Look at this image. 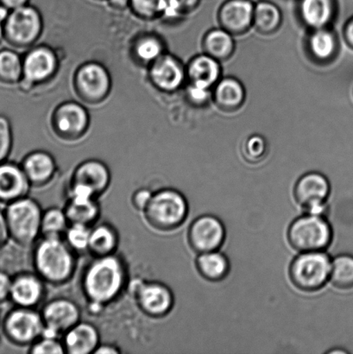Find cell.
Instances as JSON below:
<instances>
[{"mask_svg": "<svg viewBox=\"0 0 353 354\" xmlns=\"http://www.w3.org/2000/svg\"><path fill=\"white\" fill-rule=\"evenodd\" d=\"M129 273L122 257H93L82 277V292L89 313L97 315L122 296L129 286Z\"/></svg>", "mask_w": 353, "mask_h": 354, "instance_id": "obj_1", "label": "cell"}, {"mask_svg": "<svg viewBox=\"0 0 353 354\" xmlns=\"http://www.w3.org/2000/svg\"><path fill=\"white\" fill-rule=\"evenodd\" d=\"M77 255L64 238L41 237L32 245L31 265L48 286H61L74 277Z\"/></svg>", "mask_w": 353, "mask_h": 354, "instance_id": "obj_2", "label": "cell"}, {"mask_svg": "<svg viewBox=\"0 0 353 354\" xmlns=\"http://www.w3.org/2000/svg\"><path fill=\"white\" fill-rule=\"evenodd\" d=\"M189 214V204L180 191L164 187L151 197L145 210L142 213L144 223L152 231L171 232L184 223Z\"/></svg>", "mask_w": 353, "mask_h": 354, "instance_id": "obj_3", "label": "cell"}, {"mask_svg": "<svg viewBox=\"0 0 353 354\" xmlns=\"http://www.w3.org/2000/svg\"><path fill=\"white\" fill-rule=\"evenodd\" d=\"M10 242L20 248H32L41 238L44 210L37 201L29 196L3 207Z\"/></svg>", "mask_w": 353, "mask_h": 354, "instance_id": "obj_4", "label": "cell"}, {"mask_svg": "<svg viewBox=\"0 0 353 354\" xmlns=\"http://www.w3.org/2000/svg\"><path fill=\"white\" fill-rule=\"evenodd\" d=\"M2 336L17 348H29L44 335V324L36 308L13 306L3 315Z\"/></svg>", "mask_w": 353, "mask_h": 354, "instance_id": "obj_5", "label": "cell"}, {"mask_svg": "<svg viewBox=\"0 0 353 354\" xmlns=\"http://www.w3.org/2000/svg\"><path fill=\"white\" fill-rule=\"evenodd\" d=\"M333 239L331 225L323 215L307 214L296 218L289 225L288 241L299 252H323Z\"/></svg>", "mask_w": 353, "mask_h": 354, "instance_id": "obj_6", "label": "cell"}, {"mask_svg": "<svg viewBox=\"0 0 353 354\" xmlns=\"http://www.w3.org/2000/svg\"><path fill=\"white\" fill-rule=\"evenodd\" d=\"M332 261L323 252H302L289 267V277L297 289L316 292L330 279Z\"/></svg>", "mask_w": 353, "mask_h": 354, "instance_id": "obj_7", "label": "cell"}, {"mask_svg": "<svg viewBox=\"0 0 353 354\" xmlns=\"http://www.w3.org/2000/svg\"><path fill=\"white\" fill-rule=\"evenodd\" d=\"M128 289L138 310L148 317L164 318L174 308V294L164 283L133 279L129 283Z\"/></svg>", "mask_w": 353, "mask_h": 354, "instance_id": "obj_8", "label": "cell"}, {"mask_svg": "<svg viewBox=\"0 0 353 354\" xmlns=\"http://www.w3.org/2000/svg\"><path fill=\"white\" fill-rule=\"evenodd\" d=\"M3 38L16 47L27 46L39 36L41 20L39 13L30 6L10 10L3 20Z\"/></svg>", "mask_w": 353, "mask_h": 354, "instance_id": "obj_9", "label": "cell"}, {"mask_svg": "<svg viewBox=\"0 0 353 354\" xmlns=\"http://www.w3.org/2000/svg\"><path fill=\"white\" fill-rule=\"evenodd\" d=\"M40 313L43 318L45 337L61 339L69 329L82 321V311L75 301L66 297L48 301Z\"/></svg>", "mask_w": 353, "mask_h": 354, "instance_id": "obj_10", "label": "cell"}, {"mask_svg": "<svg viewBox=\"0 0 353 354\" xmlns=\"http://www.w3.org/2000/svg\"><path fill=\"white\" fill-rule=\"evenodd\" d=\"M330 183L321 173L309 172L297 180L294 196L307 214L323 215L330 194Z\"/></svg>", "mask_w": 353, "mask_h": 354, "instance_id": "obj_11", "label": "cell"}, {"mask_svg": "<svg viewBox=\"0 0 353 354\" xmlns=\"http://www.w3.org/2000/svg\"><path fill=\"white\" fill-rule=\"evenodd\" d=\"M226 239V229L222 222L213 215H202L190 225L188 241L193 252H216L222 246Z\"/></svg>", "mask_w": 353, "mask_h": 354, "instance_id": "obj_12", "label": "cell"}, {"mask_svg": "<svg viewBox=\"0 0 353 354\" xmlns=\"http://www.w3.org/2000/svg\"><path fill=\"white\" fill-rule=\"evenodd\" d=\"M46 286L34 270H21L12 275L10 301L13 306L36 308L44 299Z\"/></svg>", "mask_w": 353, "mask_h": 354, "instance_id": "obj_13", "label": "cell"}, {"mask_svg": "<svg viewBox=\"0 0 353 354\" xmlns=\"http://www.w3.org/2000/svg\"><path fill=\"white\" fill-rule=\"evenodd\" d=\"M254 9L252 0H226L218 10V21L224 30L240 37L254 27Z\"/></svg>", "mask_w": 353, "mask_h": 354, "instance_id": "obj_14", "label": "cell"}, {"mask_svg": "<svg viewBox=\"0 0 353 354\" xmlns=\"http://www.w3.org/2000/svg\"><path fill=\"white\" fill-rule=\"evenodd\" d=\"M31 187L22 166L8 160L0 164V205L5 207L29 196Z\"/></svg>", "mask_w": 353, "mask_h": 354, "instance_id": "obj_15", "label": "cell"}, {"mask_svg": "<svg viewBox=\"0 0 353 354\" xmlns=\"http://www.w3.org/2000/svg\"><path fill=\"white\" fill-rule=\"evenodd\" d=\"M297 14L309 30L331 27L338 14L337 0H298Z\"/></svg>", "mask_w": 353, "mask_h": 354, "instance_id": "obj_16", "label": "cell"}, {"mask_svg": "<svg viewBox=\"0 0 353 354\" xmlns=\"http://www.w3.org/2000/svg\"><path fill=\"white\" fill-rule=\"evenodd\" d=\"M306 52L310 60L316 64L326 65L337 58L340 41L331 27L309 30L306 38Z\"/></svg>", "mask_w": 353, "mask_h": 354, "instance_id": "obj_17", "label": "cell"}, {"mask_svg": "<svg viewBox=\"0 0 353 354\" xmlns=\"http://www.w3.org/2000/svg\"><path fill=\"white\" fill-rule=\"evenodd\" d=\"M65 353L93 354L100 344L99 329L88 322H79L61 337Z\"/></svg>", "mask_w": 353, "mask_h": 354, "instance_id": "obj_18", "label": "cell"}, {"mask_svg": "<svg viewBox=\"0 0 353 354\" xmlns=\"http://www.w3.org/2000/svg\"><path fill=\"white\" fill-rule=\"evenodd\" d=\"M152 81L166 92H174L184 83L187 71L181 62L171 55H161L152 66Z\"/></svg>", "mask_w": 353, "mask_h": 354, "instance_id": "obj_19", "label": "cell"}, {"mask_svg": "<svg viewBox=\"0 0 353 354\" xmlns=\"http://www.w3.org/2000/svg\"><path fill=\"white\" fill-rule=\"evenodd\" d=\"M112 176L108 167L102 162L88 160L75 169L71 183L82 184L89 187L97 198L103 196L109 189Z\"/></svg>", "mask_w": 353, "mask_h": 354, "instance_id": "obj_20", "label": "cell"}, {"mask_svg": "<svg viewBox=\"0 0 353 354\" xmlns=\"http://www.w3.org/2000/svg\"><path fill=\"white\" fill-rule=\"evenodd\" d=\"M21 166L31 187L37 189L48 185L57 174V167L54 158L44 151L28 155Z\"/></svg>", "mask_w": 353, "mask_h": 354, "instance_id": "obj_21", "label": "cell"}, {"mask_svg": "<svg viewBox=\"0 0 353 354\" xmlns=\"http://www.w3.org/2000/svg\"><path fill=\"white\" fill-rule=\"evenodd\" d=\"M247 93L240 81L235 77L221 78L213 88V100L218 109L226 113L236 112L243 106Z\"/></svg>", "mask_w": 353, "mask_h": 354, "instance_id": "obj_22", "label": "cell"}, {"mask_svg": "<svg viewBox=\"0 0 353 354\" xmlns=\"http://www.w3.org/2000/svg\"><path fill=\"white\" fill-rule=\"evenodd\" d=\"M220 64L205 53L196 55L186 68L189 82L213 89L222 75Z\"/></svg>", "mask_w": 353, "mask_h": 354, "instance_id": "obj_23", "label": "cell"}, {"mask_svg": "<svg viewBox=\"0 0 353 354\" xmlns=\"http://www.w3.org/2000/svg\"><path fill=\"white\" fill-rule=\"evenodd\" d=\"M77 84L83 95L88 98L102 99L109 91L110 78L102 66L90 64L79 69Z\"/></svg>", "mask_w": 353, "mask_h": 354, "instance_id": "obj_24", "label": "cell"}, {"mask_svg": "<svg viewBox=\"0 0 353 354\" xmlns=\"http://www.w3.org/2000/svg\"><path fill=\"white\" fill-rule=\"evenodd\" d=\"M57 58L48 48H39L31 51L23 62V75L28 82L44 81L53 74Z\"/></svg>", "mask_w": 353, "mask_h": 354, "instance_id": "obj_25", "label": "cell"}, {"mask_svg": "<svg viewBox=\"0 0 353 354\" xmlns=\"http://www.w3.org/2000/svg\"><path fill=\"white\" fill-rule=\"evenodd\" d=\"M120 245V234L108 222H97L91 227L88 252L93 257L115 254Z\"/></svg>", "mask_w": 353, "mask_h": 354, "instance_id": "obj_26", "label": "cell"}, {"mask_svg": "<svg viewBox=\"0 0 353 354\" xmlns=\"http://www.w3.org/2000/svg\"><path fill=\"white\" fill-rule=\"evenodd\" d=\"M202 48L204 53L223 62L233 57L236 50V44L233 35L223 28H214L207 31L204 36Z\"/></svg>", "mask_w": 353, "mask_h": 354, "instance_id": "obj_27", "label": "cell"}, {"mask_svg": "<svg viewBox=\"0 0 353 354\" xmlns=\"http://www.w3.org/2000/svg\"><path fill=\"white\" fill-rule=\"evenodd\" d=\"M70 224H82L93 227L99 221L102 209L98 199H75L68 198L64 207Z\"/></svg>", "mask_w": 353, "mask_h": 354, "instance_id": "obj_28", "label": "cell"}, {"mask_svg": "<svg viewBox=\"0 0 353 354\" xmlns=\"http://www.w3.org/2000/svg\"><path fill=\"white\" fill-rule=\"evenodd\" d=\"M283 24V13L275 3L260 0L255 3L254 27L258 33L269 36L278 32Z\"/></svg>", "mask_w": 353, "mask_h": 354, "instance_id": "obj_29", "label": "cell"}, {"mask_svg": "<svg viewBox=\"0 0 353 354\" xmlns=\"http://www.w3.org/2000/svg\"><path fill=\"white\" fill-rule=\"evenodd\" d=\"M55 122L59 130L71 135L82 133L88 123L86 111L76 103L62 105L55 114Z\"/></svg>", "mask_w": 353, "mask_h": 354, "instance_id": "obj_30", "label": "cell"}, {"mask_svg": "<svg viewBox=\"0 0 353 354\" xmlns=\"http://www.w3.org/2000/svg\"><path fill=\"white\" fill-rule=\"evenodd\" d=\"M195 263L200 275L210 282H219L226 279L230 270L227 257L218 251L202 253Z\"/></svg>", "mask_w": 353, "mask_h": 354, "instance_id": "obj_31", "label": "cell"}, {"mask_svg": "<svg viewBox=\"0 0 353 354\" xmlns=\"http://www.w3.org/2000/svg\"><path fill=\"white\" fill-rule=\"evenodd\" d=\"M64 208L52 207L44 210L41 222V237L64 238L69 227Z\"/></svg>", "mask_w": 353, "mask_h": 354, "instance_id": "obj_32", "label": "cell"}, {"mask_svg": "<svg viewBox=\"0 0 353 354\" xmlns=\"http://www.w3.org/2000/svg\"><path fill=\"white\" fill-rule=\"evenodd\" d=\"M22 75L23 62L19 54L9 48L0 50V84H16Z\"/></svg>", "mask_w": 353, "mask_h": 354, "instance_id": "obj_33", "label": "cell"}, {"mask_svg": "<svg viewBox=\"0 0 353 354\" xmlns=\"http://www.w3.org/2000/svg\"><path fill=\"white\" fill-rule=\"evenodd\" d=\"M330 280L340 290L353 288V257L343 254L332 261Z\"/></svg>", "mask_w": 353, "mask_h": 354, "instance_id": "obj_34", "label": "cell"}, {"mask_svg": "<svg viewBox=\"0 0 353 354\" xmlns=\"http://www.w3.org/2000/svg\"><path fill=\"white\" fill-rule=\"evenodd\" d=\"M91 227L82 224H70L66 231L64 239L77 254L88 252Z\"/></svg>", "mask_w": 353, "mask_h": 354, "instance_id": "obj_35", "label": "cell"}, {"mask_svg": "<svg viewBox=\"0 0 353 354\" xmlns=\"http://www.w3.org/2000/svg\"><path fill=\"white\" fill-rule=\"evenodd\" d=\"M267 151V142L260 135H252L249 137L242 148L243 157L250 164H258L264 160Z\"/></svg>", "mask_w": 353, "mask_h": 354, "instance_id": "obj_36", "label": "cell"}, {"mask_svg": "<svg viewBox=\"0 0 353 354\" xmlns=\"http://www.w3.org/2000/svg\"><path fill=\"white\" fill-rule=\"evenodd\" d=\"M30 354H65L61 339L41 336L37 342L28 348Z\"/></svg>", "mask_w": 353, "mask_h": 354, "instance_id": "obj_37", "label": "cell"}, {"mask_svg": "<svg viewBox=\"0 0 353 354\" xmlns=\"http://www.w3.org/2000/svg\"><path fill=\"white\" fill-rule=\"evenodd\" d=\"M202 0H167L164 13L169 19H178L198 8Z\"/></svg>", "mask_w": 353, "mask_h": 354, "instance_id": "obj_38", "label": "cell"}, {"mask_svg": "<svg viewBox=\"0 0 353 354\" xmlns=\"http://www.w3.org/2000/svg\"><path fill=\"white\" fill-rule=\"evenodd\" d=\"M12 145V124L8 118L0 114V164L8 160Z\"/></svg>", "mask_w": 353, "mask_h": 354, "instance_id": "obj_39", "label": "cell"}, {"mask_svg": "<svg viewBox=\"0 0 353 354\" xmlns=\"http://www.w3.org/2000/svg\"><path fill=\"white\" fill-rule=\"evenodd\" d=\"M162 53V46L160 41L155 38L147 37L142 40L137 47L138 57L145 62L158 60Z\"/></svg>", "mask_w": 353, "mask_h": 354, "instance_id": "obj_40", "label": "cell"}, {"mask_svg": "<svg viewBox=\"0 0 353 354\" xmlns=\"http://www.w3.org/2000/svg\"><path fill=\"white\" fill-rule=\"evenodd\" d=\"M186 96L193 106H205L211 100H213V89L189 82V85L187 86Z\"/></svg>", "mask_w": 353, "mask_h": 354, "instance_id": "obj_41", "label": "cell"}, {"mask_svg": "<svg viewBox=\"0 0 353 354\" xmlns=\"http://www.w3.org/2000/svg\"><path fill=\"white\" fill-rule=\"evenodd\" d=\"M136 12L144 17H154L164 13L167 0H130Z\"/></svg>", "mask_w": 353, "mask_h": 354, "instance_id": "obj_42", "label": "cell"}, {"mask_svg": "<svg viewBox=\"0 0 353 354\" xmlns=\"http://www.w3.org/2000/svg\"><path fill=\"white\" fill-rule=\"evenodd\" d=\"M153 196V192L147 187H141L133 193L131 196V205L140 213H143L145 208L147 207L149 203L151 200V197Z\"/></svg>", "mask_w": 353, "mask_h": 354, "instance_id": "obj_43", "label": "cell"}, {"mask_svg": "<svg viewBox=\"0 0 353 354\" xmlns=\"http://www.w3.org/2000/svg\"><path fill=\"white\" fill-rule=\"evenodd\" d=\"M12 275L0 268V306L10 301Z\"/></svg>", "mask_w": 353, "mask_h": 354, "instance_id": "obj_44", "label": "cell"}, {"mask_svg": "<svg viewBox=\"0 0 353 354\" xmlns=\"http://www.w3.org/2000/svg\"><path fill=\"white\" fill-rule=\"evenodd\" d=\"M9 242L10 238L8 230H7L5 213H3V207L0 205V250L5 248Z\"/></svg>", "mask_w": 353, "mask_h": 354, "instance_id": "obj_45", "label": "cell"}, {"mask_svg": "<svg viewBox=\"0 0 353 354\" xmlns=\"http://www.w3.org/2000/svg\"><path fill=\"white\" fill-rule=\"evenodd\" d=\"M343 37L348 47L353 50V16L345 24Z\"/></svg>", "mask_w": 353, "mask_h": 354, "instance_id": "obj_46", "label": "cell"}, {"mask_svg": "<svg viewBox=\"0 0 353 354\" xmlns=\"http://www.w3.org/2000/svg\"><path fill=\"white\" fill-rule=\"evenodd\" d=\"M122 353L117 346L108 344V343H100L93 354H120Z\"/></svg>", "mask_w": 353, "mask_h": 354, "instance_id": "obj_47", "label": "cell"}, {"mask_svg": "<svg viewBox=\"0 0 353 354\" xmlns=\"http://www.w3.org/2000/svg\"><path fill=\"white\" fill-rule=\"evenodd\" d=\"M29 0H0V6L8 10H12L27 6Z\"/></svg>", "mask_w": 353, "mask_h": 354, "instance_id": "obj_48", "label": "cell"}, {"mask_svg": "<svg viewBox=\"0 0 353 354\" xmlns=\"http://www.w3.org/2000/svg\"><path fill=\"white\" fill-rule=\"evenodd\" d=\"M10 10L5 8V7H3L0 6V44H1V41L3 39H5L3 38V20H5L7 14H8Z\"/></svg>", "mask_w": 353, "mask_h": 354, "instance_id": "obj_49", "label": "cell"}, {"mask_svg": "<svg viewBox=\"0 0 353 354\" xmlns=\"http://www.w3.org/2000/svg\"><path fill=\"white\" fill-rule=\"evenodd\" d=\"M111 5L117 8H123L130 3V0H109Z\"/></svg>", "mask_w": 353, "mask_h": 354, "instance_id": "obj_50", "label": "cell"}, {"mask_svg": "<svg viewBox=\"0 0 353 354\" xmlns=\"http://www.w3.org/2000/svg\"><path fill=\"white\" fill-rule=\"evenodd\" d=\"M2 319H3V314L1 313V310H0V339L2 337Z\"/></svg>", "mask_w": 353, "mask_h": 354, "instance_id": "obj_51", "label": "cell"}]
</instances>
